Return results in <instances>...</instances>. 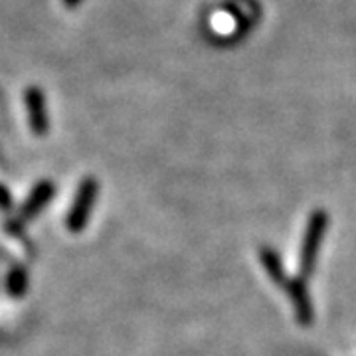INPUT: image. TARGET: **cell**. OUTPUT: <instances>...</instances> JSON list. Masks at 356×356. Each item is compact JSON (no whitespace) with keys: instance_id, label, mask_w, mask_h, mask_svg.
Returning a JSON list of instances; mask_svg holds the SVG:
<instances>
[{"instance_id":"1","label":"cell","mask_w":356,"mask_h":356,"mask_svg":"<svg viewBox=\"0 0 356 356\" xmlns=\"http://www.w3.org/2000/svg\"><path fill=\"white\" fill-rule=\"evenodd\" d=\"M327 226H329V216L323 210L313 212V216L309 218L303 245H301V255H299L301 277H307V275L313 273L315 264H317L318 248H321V242H323V238L327 234Z\"/></svg>"},{"instance_id":"2","label":"cell","mask_w":356,"mask_h":356,"mask_svg":"<svg viewBox=\"0 0 356 356\" xmlns=\"http://www.w3.org/2000/svg\"><path fill=\"white\" fill-rule=\"evenodd\" d=\"M97 191H99V184L93 177L81 180V184H79V188L76 192V200L70 206L67 218H65V228L70 229L72 234H79L81 229L88 226L95 200H97Z\"/></svg>"},{"instance_id":"3","label":"cell","mask_w":356,"mask_h":356,"mask_svg":"<svg viewBox=\"0 0 356 356\" xmlns=\"http://www.w3.org/2000/svg\"><path fill=\"white\" fill-rule=\"evenodd\" d=\"M26 109H28V119H30L32 133L36 137L46 135V131H48V111H46L44 93L38 88L26 89Z\"/></svg>"},{"instance_id":"4","label":"cell","mask_w":356,"mask_h":356,"mask_svg":"<svg viewBox=\"0 0 356 356\" xmlns=\"http://www.w3.org/2000/svg\"><path fill=\"white\" fill-rule=\"evenodd\" d=\"M285 289H287V295L291 299L297 321L303 327H309L313 323V303H311V297L305 289V283L303 281H287Z\"/></svg>"},{"instance_id":"5","label":"cell","mask_w":356,"mask_h":356,"mask_svg":"<svg viewBox=\"0 0 356 356\" xmlns=\"http://www.w3.org/2000/svg\"><path fill=\"white\" fill-rule=\"evenodd\" d=\"M54 191H56V188H54V184H51V182H48V180L40 182L38 186L32 191V194L28 196V200L24 202V206L20 208L18 222H20V224L30 222V220L36 216L46 204L50 202V198L54 196Z\"/></svg>"},{"instance_id":"6","label":"cell","mask_w":356,"mask_h":356,"mask_svg":"<svg viewBox=\"0 0 356 356\" xmlns=\"http://www.w3.org/2000/svg\"><path fill=\"white\" fill-rule=\"evenodd\" d=\"M26 287V273L22 271H18V273H14L13 277H8V289L14 295H20V293L24 291Z\"/></svg>"},{"instance_id":"7","label":"cell","mask_w":356,"mask_h":356,"mask_svg":"<svg viewBox=\"0 0 356 356\" xmlns=\"http://www.w3.org/2000/svg\"><path fill=\"white\" fill-rule=\"evenodd\" d=\"M77 2H79V0H64L65 6H76Z\"/></svg>"}]
</instances>
